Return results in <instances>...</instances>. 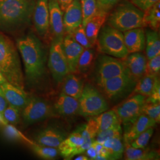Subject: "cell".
<instances>
[{"label":"cell","mask_w":160,"mask_h":160,"mask_svg":"<svg viewBox=\"0 0 160 160\" xmlns=\"http://www.w3.org/2000/svg\"><path fill=\"white\" fill-rule=\"evenodd\" d=\"M57 115L51 104L40 97H30L21 111V118L26 125H30Z\"/></svg>","instance_id":"52a82bcc"},{"label":"cell","mask_w":160,"mask_h":160,"mask_svg":"<svg viewBox=\"0 0 160 160\" xmlns=\"http://www.w3.org/2000/svg\"><path fill=\"white\" fill-rule=\"evenodd\" d=\"M124 157L127 160H158L160 154L156 150L149 149L135 148L132 147L130 143L124 142Z\"/></svg>","instance_id":"cb8c5ba5"},{"label":"cell","mask_w":160,"mask_h":160,"mask_svg":"<svg viewBox=\"0 0 160 160\" xmlns=\"http://www.w3.org/2000/svg\"><path fill=\"white\" fill-rule=\"evenodd\" d=\"M62 40L52 39L48 59V67L53 80L58 84L61 83L70 73L68 62L62 49Z\"/></svg>","instance_id":"ba28073f"},{"label":"cell","mask_w":160,"mask_h":160,"mask_svg":"<svg viewBox=\"0 0 160 160\" xmlns=\"http://www.w3.org/2000/svg\"><path fill=\"white\" fill-rule=\"evenodd\" d=\"M158 78V75L145 74L137 82L133 90V94H139L145 97H148Z\"/></svg>","instance_id":"f1b7e54d"},{"label":"cell","mask_w":160,"mask_h":160,"mask_svg":"<svg viewBox=\"0 0 160 160\" xmlns=\"http://www.w3.org/2000/svg\"><path fill=\"white\" fill-rule=\"evenodd\" d=\"M142 114H145L154 120L156 123H159L160 121V103L145 102L142 109Z\"/></svg>","instance_id":"d590c367"},{"label":"cell","mask_w":160,"mask_h":160,"mask_svg":"<svg viewBox=\"0 0 160 160\" xmlns=\"http://www.w3.org/2000/svg\"><path fill=\"white\" fill-rule=\"evenodd\" d=\"M160 70V55L148 59L145 74L158 75Z\"/></svg>","instance_id":"60d3db41"},{"label":"cell","mask_w":160,"mask_h":160,"mask_svg":"<svg viewBox=\"0 0 160 160\" xmlns=\"http://www.w3.org/2000/svg\"><path fill=\"white\" fill-rule=\"evenodd\" d=\"M82 14V24L84 28L90 19L94 16L97 12L96 0H80Z\"/></svg>","instance_id":"e575fe53"},{"label":"cell","mask_w":160,"mask_h":160,"mask_svg":"<svg viewBox=\"0 0 160 160\" xmlns=\"http://www.w3.org/2000/svg\"><path fill=\"white\" fill-rule=\"evenodd\" d=\"M154 120L147 116L141 114L131 125L124 134V142L131 143L138 135L151 127L156 125Z\"/></svg>","instance_id":"44dd1931"},{"label":"cell","mask_w":160,"mask_h":160,"mask_svg":"<svg viewBox=\"0 0 160 160\" xmlns=\"http://www.w3.org/2000/svg\"><path fill=\"white\" fill-rule=\"evenodd\" d=\"M3 133L6 138L11 141H23L29 143L31 146L36 143L29 139V138L26 137L23 133L18 130L14 125L12 124L8 123L6 126H4Z\"/></svg>","instance_id":"d6a6232c"},{"label":"cell","mask_w":160,"mask_h":160,"mask_svg":"<svg viewBox=\"0 0 160 160\" xmlns=\"http://www.w3.org/2000/svg\"><path fill=\"white\" fill-rule=\"evenodd\" d=\"M122 60L126 74L136 82L145 74L147 59L141 52L129 53Z\"/></svg>","instance_id":"7c38bea8"},{"label":"cell","mask_w":160,"mask_h":160,"mask_svg":"<svg viewBox=\"0 0 160 160\" xmlns=\"http://www.w3.org/2000/svg\"><path fill=\"white\" fill-rule=\"evenodd\" d=\"M93 118L97 123L98 132L121 125L119 118L113 110H106Z\"/></svg>","instance_id":"4316f807"},{"label":"cell","mask_w":160,"mask_h":160,"mask_svg":"<svg viewBox=\"0 0 160 160\" xmlns=\"http://www.w3.org/2000/svg\"><path fill=\"white\" fill-rule=\"evenodd\" d=\"M145 12L131 1L120 0L108 18V24L122 32L146 26Z\"/></svg>","instance_id":"277c9868"},{"label":"cell","mask_w":160,"mask_h":160,"mask_svg":"<svg viewBox=\"0 0 160 160\" xmlns=\"http://www.w3.org/2000/svg\"><path fill=\"white\" fill-rule=\"evenodd\" d=\"M125 72L122 60L108 55L100 56L96 69V80L98 86H102L107 80Z\"/></svg>","instance_id":"30bf717a"},{"label":"cell","mask_w":160,"mask_h":160,"mask_svg":"<svg viewBox=\"0 0 160 160\" xmlns=\"http://www.w3.org/2000/svg\"><path fill=\"white\" fill-rule=\"evenodd\" d=\"M61 10L64 12L67 7L73 1V0H58Z\"/></svg>","instance_id":"7dc6e473"},{"label":"cell","mask_w":160,"mask_h":160,"mask_svg":"<svg viewBox=\"0 0 160 160\" xmlns=\"http://www.w3.org/2000/svg\"><path fill=\"white\" fill-rule=\"evenodd\" d=\"M136 83L125 72L123 74L107 80L100 87L107 97L110 99H113L122 96L131 90Z\"/></svg>","instance_id":"8fae6325"},{"label":"cell","mask_w":160,"mask_h":160,"mask_svg":"<svg viewBox=\"0 0 160 160\" xmlns=\"http://www.w3.org/2000/svg\"><path fill=\"white\" fill-rule=\"evenodd\" d=\"M79 100L78 113L83 116H96L109 109L108 103L94 87L84 86Z\"/></svg>","instance_id":"8992f818"},{"label":"cell","mask_w":160,"mask_h":160,"mask_svg":"<svg viewBox=\"0 0 160 160\" xmlns=\"http://www.w3.org/2000/svg\"><path fill=\"white\" fill-rule=\"evenodd\" d=\"M49 12V29L53 38L63 40L65 34L63 26V11L58 0H48Z\"/></svg>","instance_id":"9a60e30c"},{"label":"cell","mask_w":160,"mask_h":160,"mask_svg":"<svg viewBox=\"0 0 160 160\" xmlns=\"http://www.w3.org/2000/svg\"><path fill=\"white\" fill-rule=\"evenodd\" d=\"M84 143V138L81 130H77L66 137L58 147L59 154L65 160H71L79 154V150Z\"/></svg>","instance_id":"ac0fdd59"},{"label":"cell","mask_w":160,"mask_h":160,"mask_svg":"<svg viewBox=\"0 0 160 160\" xmlns=\"http://www.w3.org/2000/svg\"><path fill=\"white\" fill-rule=\"evenodd\" d=\"M69 34H71L73 39L84 49L93 47L86 35L85 29L82 25H81Z\"/></svg>","instance_id":"ab89813d"},{"label":"cell","mask_w":160,"mask_h":160,"mask_svg":"<svg viewBox=\"0 0 160 160\" xmlns=\"http://www.w3.org/2000/svg\"><path fill=\"white\" fill-rule=\"evenodd\" d=\"M145 102L147 103H160V82L159 78L156 81L152 91L148 97H146Z\"/></svg>","instance_id":"7bdbcfd3"},{"label":"cell","mask_w":160,"mask_h":160,"mask_svg":"<svg viewBox=\"0 0 160 160\" xmlns=\"http://www.w3.org/2000/svg\"><path fill=\"white\" fill-rule=\"evenodd\" d=\"M145 99L146 97L141 94H133L112 110L117 114L121 123L129 125L142 114Z\"/></svg>","instance_id":"9c48e42d"},{"label":"cell","mask_w":160,"mask_h":160,"mask_svg":"<svg viewBox=\"0 0 160 160\" xmlns=\"http://www.w3.org/2000/svg\"><path fill=\"white\" fill-rule=\"evenodd\" d=\"M62 49L68 64L69 72H77L78 61L84 48L73 39L71 35L67 34L62 40Z\"/></svg>","instance_id":"e0dca14e"},{"label":"cell","mask_w":160,"mask_h":160,"mask_svg":"<svg viewBox=\"0 0 160 160\" xmlns=\"http://www.w3.org/2000/svg\"><path fill=\"white\" fill-rule=\"evenodd\" d=\"M120 0H96L97 10L101 12H109L112 10Z\"/></svg>","instance_id":"b9f144b4"},{"label":"cell","mask_w":160,"mask_h":160,"mask_svg":"<svg viewBox=\"0 0 160 160\" xmlns=\"http://www.w3.org/2000/svg\"><path fill=\"white\" fill-rule=\"evenodd\" d=\"M124 40L129 53L141 52L145 49V33L142 28H136L123 32Z\"/></svg>","instance_id":"ffe728a7"},{"label":"cell","mask_w":160,"mask_h":160,"mask_svg":"<svg viewBox=\"0 0 160 160\" xmlns=\"http://www.w3.org/2000/svg\"><path fill=\"white\" fill-rule=\"evenodd\" d=\"M160 0H130L132 3L143 12H146Z\"/></svg>","instance_id":"ee69618b"},{"label":"cell","mask_w":160,"mask_h":160,"mask_svg":"<svg viewBox=\"0 0 160 160\" xmlns=\"http://www.w3.org/2000/svg\"><path fill=\"white\" fill-rule=\"evenodd\" d=\"M7 124H8V123L6 122V120L4 119V118H3V116L0 114V126L4 127Z\"/></svg>","instance_id":"c3c4849f"},{"label":"cell","mask_w":160,"mask_h":160,"mask_svg":"<svg viewBox=\"0 0 160 160\" xmlns=\"http://www.w3.org/2000/svg\"><path fill=\"white\" fill-rule=\"evenodd\" d=\"M94 60L95 51L92 48L84 49L78 59L77 71L81 74H87L92 68Z\"/></svg>","instance_id":"4dcf8cb0"},{"label":"cell","mask_w":160,"mask_h":160,"mask_svg":"<svg viewBox=\"0 0 160 160\" xmlns=\"http://www.w3.org/2000/svg\"><path fill=\"white\" fill-rule=\"evenodd\" d=\"M147 59H149L160 55V36L155 30H148L145 33Z\"/></svg>","instance_id":"83f0119b"},{"label":"cell","mask_w":160,"mask_h":160,"mask_svg":"<svg viewBox=\"0 0 160 160\" xmlns=\"http://www.w3.org/2000/svg\"><path fill=\"white\" fill-rule=\"evenodd\" d=\"M57 114L62 116H72L78 112L79 100L61 92L54 104Z\"/></svg>","instance_id":"7402d4cb"},{"label":"cell","mask_w":160,"mask_h":160,"mask_svg":"<svg viewBox=\"0 0 160 160\" xmlns=\"http://www.w3.org/2000/svg\"><path fill=\"white\" fill-rule=\"evenodd\" d=\"M2 116L8 123L15 125L18 124L21 119V110L8 104Z\"/></svg>","instance_id":"f35d334b"},{"label":"cell","mask_w":160,"mask_h":160,"mask_svg":"<svg viewBox=\"0 0 160 160\" xmlns=\"http://www.w3.org/2000/svg\"><path fill=\"white\" fill-rule=\"evenodd\" d=\"M8 106V103L6 99L5 95L0 87V114L2 116L3 113Z\"/></svg>","instance_id":"f6af8a7d"},{"label":"cell","mask_w":160,"mask_h":160,"mask_svg":"<svg viewBox=\"0 0 160 160\" xmlns=\"http://www.w3.org/2000/svg\"><path fill=\"white\" fill-rule=\"evenodd\" d=\"M96 43L98 51L109 56L122 59L129 54L123 33L108 24L104 25L100 29Z\"/></svg>","instance_id":"5b68a950"},{"label":"cell","mask_w":160,"mask_h":160,"mask_svg":"<svg viewBox=\"0 0 160 160\" xmlns=\"http://www.w3.org/2000/svg\"><path fill=\"white\" fill-rule=\"evenodd\" d=\"M118 137H122L121 125L114 126L113 128L104 131L98 132L95 138V140L100 143H103L108 139Z\"/></svg>","instance_id":"8d00e7d4"},{"label":"cell","mask_w":160,"mask_h":160,"mask_svg":"<svg viewBox=\"0 0 160 160\" xmlns=\"http://www.w3.org/2000/svg\"><path fill=\"white\" fill-rule=\"evenodd\" d=\"M16 46L23 59L26 80L30 87L39 86L46 74L45 48L33 33L17 39Z\"/></svg>","instance_id":"6da1fadb"},{"label":"cell","mask_w":160,"mask_h":160,"mask_svg":"<svg viewBox=\"0 0 160 160\" xmlns=\"http://www.w3.org/2000/svg\"><path fill=\"white\" fill-rule=\"evenodd\" d=\"M6 82H7V81H6V78H4V75H2V72H1V71H0V85L3 84L5 83Z\"/></svg>","instance_id":"f907efd6"},{"label":"cell","mask_w":160,"mask_h":160,"mask_svg":"<svg viewBox=\"0 0 160 160\" xmlns=\"http://www.w3.org/2000/svg\"><path fill=\"white\" fill-rule=\"evenodd\" d=\"M87 156L89 158V160H96L97 157V153L96 150L94 148V147L91 145L85 151Z\"/></svg>","instance_id":"bcb514c9"},{"label":"cell","mask_w":160,"mask_h":160,"mask_svg":"<svg viewBox=\"0 0 160 160\" xmlns=\"http://www.w3.org/2000/svg\"><path fill=\"white\" fill-rule=\"evenodd\" d=\"M62 92L71 97L79 99L84 89V83L74 73H69L63 80Z\"/></svg>","instance_id":"d4e9b609"},{"label":"cell","mask_w":160,"mask_h":160,"mask_svg":"<svg viewBox=\"0 0 160 160\" xmlns=\"http://www.w3.org/2000/svg\"><path fill=\"white\" fill-rule=\"evenodd\" d=\"M32 17L38 34L42 38L46 37L49 30L48 0H36Z\"/></svg>","instance_id":"4fadbf2b"},{"label":"cell","mask_w":160,"mask_h":160,"mask_svg":"<svg viewBox=\"0 0 160 160\" xmlns=\"http://www.w3.org/2000/svg\"><path fill=\"white\" fill-rule=\"evenodd\" d=\"M65 32L71 34L82 24V14L80 0L73 1L65 10L63 16Z\"/></svg>","instance_id":"2e32d148"},{"label":"cell","mask_w":160,"mask_h":160,"mask_svg":"<svg viewBox=\"0 0 160 160\" xmlns=\"http://www.w3.org/2000/svg\"><path fill=\"white\" fill-rule=\"evenodd\" d=\"M66 137L67 133L62 129L56 126H48L36 134L34 142L40 145L58 148Z\"/></svg>","instance_id":"5bb4252c"},{"label":"cell","mask_w":160,"mask_h":160,"mask_svg":"<svg viewBox=\"0 0 160 160\" xmlns=\"http://www.w3.org/2000/svg\"><path fill=\"white\" fill-rule=\"evenodd\" d=\"M80 130L84 138V143L80 147L79 154L85 152L86 150L92 145L98 132L97 123L94 118L88 120V122L82 126Z\"/></svg>","instance_id":"484cf974"},{"label":"cell","mask_w":160,"mask_h":160,"mask_svg":"<svg viewBox=\"0 0 160 160\" xmlns=\"http://www.w3.org/2000/svg\"><path fill=\"white\" fill-rule=\"evenodd\" d=\"M160 2L159 1L146 12V14H145L144 20L145 24L146 25L148 24L152 30L158 29L160 26Z\"/></svg>","instance_id":"1f68e13d"},{"label":"cell","mask_w":160,"mask_h":160,"mask_svg":"<svg viewBox=\"0 0 160 160\" xmlns=\"http://www.w3.org/2000/svg\"><path fill=\"white\" fill-rule=\"evenodd\" d=\"M153 133L154 128L153 127H151L138 135L132 141L130 145L135 148H145L147 146Z\"/></svg>","instance_id":"74e56055"},{"label":"cell","mask_w":160,"mask_h":160,"mask_svg":"<svg viewBox=\"0 0 160 160\" xmlns=\"http://www.w3.org/2000/svg\"><path fill=\"white\" fill-rule=\"evenodd\" d=\"M74 160H88L89 158H88L87 156L86 155H80V156H78L77 157L75 158H74Z\"/></svg>","instance_id":"681fc988"},{"label":"cell","mask_w":160,"mask_h":160,"mask_svg":"<svg viewBox=\"0 0 160 160\" xmlns=\"http://www.w3.org/2000/svg\"><path fill=\"white\" fill-rule=\"evenodd\" d=\"M0 71L8 82L24 90V78L17 46L2 34H0Z\"/></svg>","instance_id":"3957f363"},{"label":"cell","mask_w":160,"mask_h":160,"mask_svg":"<svg viewBox=\"0 0 160 160\" xmlns=\"http://www.w3.org/2000/svg\"><path fill=\"white\" fill-rule=\"evenodd\" d=\"M108 14V12L97 10L94 16L88 20L84 26L86 35L93 46L96 43L98 35L106 22Z\"/></svg>","instance_id":"603a6c76"},{"label":"cell","mask_w":160,"mask_h":160,"mask_svg":"<svg viewBox=\"0 0 160 160\" xmlns=\"http://www.w3.org/2000/svg\"><path fill=\"white\" fill-rule=\"evenodd\" d=\"M31 147L34 154L44 160H54L59 154L58 148L43 146L36 143Z\"/></svg>","instance_id":"836d02e7"},{"label":"cell","mask_w":160,"mask_h":160,"mask_svg":"<svg viewBox=\"0 0 160 160\" xmlns=\"http://www.w3.org/2000/svg\"><path fill=\"white\" fill-rule=\"evenodd\" d=\"M0 87L4 92L9 105L22 110L29 102L31 96L24 91L12 84L6 82Z\"/></svg>","instance_id":"d6986e66"},{"label":"cell","mask_w":160,"mask_h":160,"mask_svg":"<svg viewBox=\"0 0 160 160\" xmlns=\"http://www.w3.org/2000/svg\"><path fill=\"white\" fill-rule=\"evenodd\" d=\"M103 144L108 151L110 160H119L122 157L125 149L122 137L109 139L105 141Z\"/></svg>","instance_id":"f546056e"},{"label":"cell","mask_w":160,"mask_h":160,"mask_svg":"<svg viewBox=\"0 0 160 160\" xmlns=\"http://www.w3.org/2000/svg\"><path fill=\"white\" fill-rule=\"evenodd\" d=\"M36 0H0V29L11 31L30 22Z\"/></svg>","instance_id":"7a4b0ae2"}]
</instances>
